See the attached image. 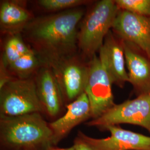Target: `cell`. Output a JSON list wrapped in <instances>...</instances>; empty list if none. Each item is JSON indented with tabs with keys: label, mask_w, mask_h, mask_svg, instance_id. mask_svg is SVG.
<instances>
[{
	"label": "cell",
	"mask_w": 150,
	"mask_h": 150,
	"mask_svg": "<svg viewBox=\"0 0 150 150\" xmlns=\"http://www.w3.org/2000/svg\"><path fill=\"white\" fill-rule=\"evenodd\" d=\"M83 15L84 10L78 7L35 17L22 32L30 47L49 66L76 53L78 25Z\"/></svg>",
	"instance_id": "1"
},
{
	"label": "cell",
	"mask_w": 150,
	"mask_h": 150,
	"mask_svg": "<svg viewBox=\"0 0 150 150\" xmlns=\"http://www.w3.org/2000/svg\"><path fill=\"white\" fill-rule=\"evenodd\" d=\"M53 134L41 113L16 117L0 116V150H46Z\"/></svg>",
	"instance_id": "2"
},
{
	"label": "cell",
	"mask_w": 150,
	"mask_h": 150,
	"mask_svg": "<svg viewBox=\"0 0 150 150\" xmlns=\"http://www.w3.org/2000/svg\"><path fill=\"white\" fill-rule=\"evenodd\" d=\"M119 10L115 0H101L88 11L81 23L77 36L78 48L85 59L90 60L99 51Z\"/></svg>",
	"instance_id": "3"
},
{
	"label": "cell",
	"mask_w": 150,
	"mask_h": 150,
	"mask_svg": "<svg viewBox=\"0 0 150 150\" xmlns=\"http://www.w3.org/2000/svg\"><path fill=\"white\" fill-rule=\"evenodd\" d=\"M36 112L44 114L35 78H13L0 88V116L16 117Z\"/></svg>",
	"instance_id": "4"
},
{
	"label": "cell",
	"mask_w": 150,
	"mask_h": 150,
	"mask_svg": "<svg viewBox=\"0 0 150 150\" xmlns=\"http://www.w3.org/2000/svg\"><path fill=\"white\" fill-rule=\"evenodd\" d=\"M89 61L76 53L49 65L57 80L66 106L85 92Z\"/></svg>",
	"instance_id": "5"
},
{
	"label": "cell",
	"mask_w": 150,
	"mask_h": 150,
	"mask_svg": "<svg viewBox=\"0 0 150 150\" xmlns=\"http://www.w3.org/2000/svg\"><path fill=\"white\" fill-rule=\"evenodd\" d=\"M120 124L137 125L150 133V93L115 104L101 117L91 120L86 125L103 131L108 126Z\"/></svg>",
	"instance_id": "6"
},
{
	"label": "cell",
	"mask_w": 150,
	"mask_h": 150,
	"mask_svg": "<svg viewBox=\"0 0 150 150\" xmlns=\"http://www.w3.org/2000/svg\"><path fill=\"white\" fill-rule=\"evenodd\" d=\"M85 92L91 107V120L101 117L115 105L112 82L96 54L90 59Z\"/></svg>",
	"instance_id": "7"
},
{
	"label": "cell",
	"mask_w": 150,
	"mask_h": 150,
	"mask_svg": "<svg viewBox=\"0 0 150 150\" xmlns=\"http://www.w3.org/2000/svg\"><path fill=\"white\" fill-rule=\"evenodd\" d=\"M111 30L150 59V16L120 10Z\"/></svg>",
	"instance_id": "8"
},
{
	"label": "cell",
	"mask_w": 150,
	"mask_h": 150,
	"mask_svg": "<svg viewBox=\"0 0 150 150\" xmlns=\"http://www.w3.org/2000/svg\"><path fill=\"white\" fill-rule=\"evenodd\" d=\"M110 132L105 139L91 137L79 131L77 136L95 150H150V136L122 129L120 125H110L103 131Z\"/></svg>",
	"instance_id": "9"
},
{
	"label": "cell",
	"mask_w": 150,
	"mask_h": 150,
	"mask_svg": "<svg viewBox=\"0 0 150 150\" xmlns=\"http://www.w3.org/2000/svg\"><path fill=\"white\" fill-rule=\"evenodd\" d=\"M98 53V57L112 83L123 88L125 83L129 82V76L125 67L123 41L110 30Z\"/></svg>",
	"instance_id": "10"
},
{
	"label": "cell",
	"mask_w": 150,
	"mask_h": 150,
	"mask_svg": "<svg viewBox=\"0 0 150 150\" xmlns=\"http://www.w3.org/2000/svg\"><path fill=\"white\" fill-rule=\"evenodd\" d=\"M35 80L44 114L56 120L66 105L54 71L49 66L44 64L35 74Z\"/></svg>",
	"instance_id": "11"
},
{
	"label": "cell",
	"mask_w": 150,
	"mask_h": 150,
	"mask_svg": "<svg viewBox=\"0 0 150 150\" xmlns=\"http://www.w3.org/2000/svg\"><path fill=\"white\" fill-rule=\"evenodd\" d=\"M66 107L64 115L49 123L53 134L54 146L58 145L76 126L91 119L90 104L85 92Z\"/></svg>",
	"instance_id": "12"
},
{
	"label": "cell",
	"mask_w": 150,
	"mask_h": 150,
	"mask_svg": "<svg viewBox=\"0 0 150 150\" xmlns=\"http://www.w3.org/2000/svg\"><path fill=\"white\" fill-rule=\"evenodd\" d=\"M123 46L129 82L135 95L150 93V59L129 43L123 41Z\"/></svg>",
	"instance_id": "13"
},
{
	"label": "cell",
	"mask_w": 150,
	"mask_h": 150,
	"mask_svg": "<svg viewBox=\"0 0 150 150\" xmlns=\"http://www.w3.org/2000/svg\"><path fill=\"white\" fill-rule=\"evenodd\" d=\"M34 18L21 1H3L1 2L0 27L4 34L9 36L21 33Z\"/></svg>",
	"instance_id": "14"
},
{
	"label": "cell",
	"mask_w": 150,
	"mask_h": 150,
	"mask_svg": "<svg viewBox=\"0 0 150 150\" xmlns=\"http://www.w3.org/2000/svg\"><path fill=\"white\" fill-rule=\"evenodd\" d=\"M45 64L41 58L32 48L7 67L10 73L17 79H26L32 77Z\"/></svg>",
	"instance_id": "15"
},
{
	"label": "cell",
	"mask_w": 150,
	"mask_h": 150,
	"mask_svg": "<svg viewBox=\"0 0 150 150\" xmlns=\"http://www.w3.org/2000/svg\"><path fill=\"white\" fill-rule=\"evenodd\" d=\"M31 48L25 42L21 33L9 35L6 41L1 62L7 67L28 52Z\"/></svg>",
	"instance_id": "16"
},
{
	"label": "cell",
	"mask_w": 150,
	"mask_h": 150,
	"mask_svg": "<svg viewBox=\"0 0 150 150\" xmlns=\"http://www.w3.org/2000/svg\"><path fill=\"white\" fill-rule=\"evenodd\" d=\"M90 2L85 0H40L38 4L46 11L59 12L78 8Z\"/></svg>",
	"instance_id": "17"
},
{
	"label": "cell",
	"mask_w": 150,
	"mask_h": 150,
	"mask_svg": "<svg viewBox=\"0 0 150 150\" xmlns=\"http://www.w3.org/2000/svg\"><path fill=\"white\" fill-rule=\"evenodd\" d=\"M118 8L141 16H150V0H115Z\"/></svg>",
	"instance_id": "18"
},
{
	"label": "cell",
	"mask_w": 150,
	"mask_h": 150,
	"mask_svg": "<svg viewBox=\"0 0 150 150\" xmlns=\"http://www.w3.org/2000/svg\"><path fill=\"white\" fill-rule=\"evenodd\" d=\"M73 146L75 147V150H95L90 145H88L77 135L74 141Z\"/></svg>",
	"instance_id": "19"
},
{
	"label": "cell",
	"mask_w": 150,
	"mask_h": 150,
	"mask_svg": "<svg viewBox=\"0 0 150 150\" xmlns=\"http://www.w3.org/2000/svg\"><path fill=\"white\" fill-rule=\"evenodd\" d=\"M46 150H75V149L73 145L67 148H60L57 147L56 146H51Z\"/></svg>",
	"instance_id": "20"
}]
</instances>
